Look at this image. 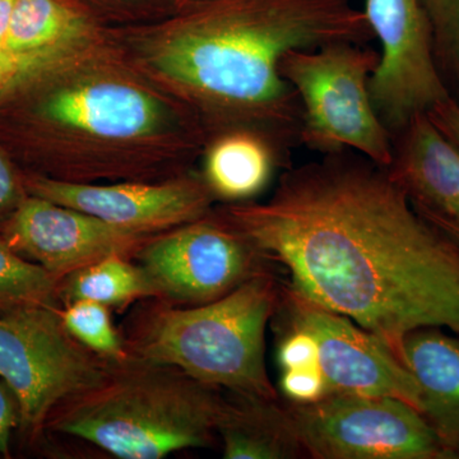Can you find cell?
I'll return each instance as SVG.
<instances>
[{
  "instance_id": "cell-28",
  "label": "cell",
  "mask_w": 459,
  "mask_h": 459,
  "mask_svg": "<svg viewBox=\"0 0 459 459\" xmlns=\"http://www.w3.org/2000/svg\"><path fill=\"white\" fill-rule=\"evenodd\" d=\"M428 115L435 126L459 147V102L452 98L444 100Z\"/></svg>"
},
{
  "instance_id": "cell-2",
  "label": "cell",
  "mask_w": 459,
  "mask_h": 459,
  "mask_svg": "<svg viewBox=\"0 0 459 459\" xmlns=\"http://www.w3.org/2000/svg\"><path fill=\"white\" fill-rule=\"evenodd\" d=\"M353 0H211L155 51L153 65L222 108L300 131L301 108L281 74L295 50L373 39Z\"/></svg>"
},
{
  "instance_id": "cell-15",
  "label": "cell",
  "mask_w": 459,
  "mask_h": 459,
  "mask_svg": "<svg viewBox=\"0 0 459 459\" xmlns=\"http://www.w3.org/2000/svg\"><path fill=\"white\" fill-rule=\"evenodd\" d=\"M401 361L419 386L421 415L449 459H459V338L416 329L404 338Z\"/></svg>"
},
{
  "instance_id": "cell-23",
  "label": "cell",
  "mask_w": 459,
  "mask_h": 459,
  "mask_svg": "<svg viewBox=\"0 0 459 459\" xmlns=\"http://www.w3.org/2000/svg\"><path fill=\"white\" fill-rule=\"evenodd\" d=\"M280 389L286 401L295 404H309L328 395V385L320 368H299L282 370Z\"/></svg>"
},
{
  "instance_id": "cell-21",
  "label": "cell",
  "mask_w": 459,
  "mask_h": 459,
  "mask_svg": "<svg viewBox=\"0 0 459 459\" xmlns=\"http://www.w3.org/2000/svg\"><path fill=\"white\" fill-rule=\"evenodd\" d=\"M60 316L72 336L91 351L108 360L128 358L122 334L115 328L107 305L91 300L72 301L63 305Z\"/></svg>"
},
{
  "instance_id": "cell-6",
  "label": "cell",
  "mask_w": 459,
  "mask_h": 459,
  "mask_svg": "<svg viewBox=\"0 0 459 459\" xmlns=\"http://www.w3.org/2000/svg\"><path fill=\"white\" fill-rule=\"evenodd\" d=\"M63 305L0 314V377L17 401L18 428L29 439L50 413L104 377L111 360L91 351L63 323Z\"/></svg>"
},
{
  "instance_id": "cell-5",
  "label": "cell",
  "mask_w": 459,
  "mask_h": 459,
  "mask_svg": "<svg viewBox=\"0 0 459 459\" xmlns=\"http://www.w3.org/2000/svg\"><path fill=\"white\" fill-rule=\"evenodd\" d=\"M377 63L376 50L349 41L283 57L281 74L300 102V137L307 147L329 155L352 148L377 166L392 165L391 135L369 92Z\"/></svg>"
},
{
  "instance_id": "cell-29",
  "label": "cell",
  "mask_w": 459,
  "mask_h": 459,
  "mask_svg": "<svg viewBox=\"0 0 459 459\" xmlns=\"http://www.w3.org/2000/svg\"><path fill=\"white\" fill-rule=\"evenodd\" d=\"M419 212L433 223V225L437 226V229L442 230L446 237L451 238L459 246V223L444 219V217L437 216V214L425 212V211L419 210Z\"/></svg>"
},
{
  "instance_id": "cell-18",
  "label": "cell",
  "mask_w": 459,
  "mask_h": 459,
  "mask_svg": "<svg viewBox=\"0 0 459 459\" xmlns=\"http://www.w3.org/2000/svg\"><path fill=\"white\" fill-rule=\"evenodd\" d=\"M157 292L147 274L133 259L110 255L87 265L63 280L60 300L65 305L91 300L110 309H126L146 299H156Z\"/></svg>"
},
{
  "instance_id": "cell-12",
  "label": "cell",
  "mask_w": 459,
  "mask_h": 459,
  "mask_svg": "<svg viewBox=\"0 0 459 459\" xmlns=\"http://www.w3.org/2000/svg\"><path fill=\"white\" fill-rule=\"evenodd\" d=\"M25 186L29 195L142 235L204 219L213 197L205 183L195 180L91 186L36 175L26 178Z\"/></svg>"
},
{
  "instance_id": "cell-25",
  "label": "cell",
  "mask_w": 459,
  "mask_h": 459,
  "mask_svg": "<svg viewBox=\"0 0 459 459\" xmlns=\"http://www.w3.org/2000/svg\"><path fill=\"white\" fill-rule=\"evenodd\" d=\"M50 60L51 57L23 56L0 47V95L38 74Z\"/></svg>"
},
{
  "instance_id": "cell-7",
  "label": "cell",
  "mask_w": 459,
  "mask_h": 459,
  "mask_svg": "<svg viewBox=\"0 0 459 459\" xmlns=\"http://www.w3.org/2000/svg\"><path fill=\"white\" fill-rule=\"evenodd\" d=\"M286 404L307 458L449 459L424 416L397 398L329 394Z\"/></svg>"
},
{
  "instance_id": "cell-17",
  "label": "cell",
  "mask_w": 459,
  "mask_h": 459,
  "mask_svg": "<svg viewBox=\"0 0 459 459\" xmlns=\"http://www.w3.org/2000/svg\"><path fill=\"white\" fill-rule=\"evenodd\" d=\"M271 148L249 133H232L213 144L205 159V186L225 201L255 197L271 181Z\"/></svg>"
},
{
  "instance_id": "cell-26",
  "label": "cell",
  "mask_w": 459,
  "mask_h": 459,
  "mask_svg": "<svg viewBox=\"0 0 459 459\" xmlns=\"http://www.w3.org/2000/svg\"><path fill=\"white\" fill-rule=\"evenodd\" d=\"M27 195L25 179L18 177L8 157L0 151V232Z\"/></svg>"
},
{
  "instance_id": "cell-3",
  "label": "cell",
  "mask_w": 459,
  "mask_h": 459,
  "mask_svg": "<svg viewBox=\"0 0 459 459\" xmlns=\"http://www.w3.org/2000/svg\"><path fill=\"white\" fill-rule=\"evenodd\" d=\"M225 394L170 365L129 355L104 377L60 403L47 430L120 459H161L219 443Z\"/></svg>"
},
{
  "instance_id": "cell-4",
  "label": "cell",
  "mask_w": 459,
  "mask_h": 459,
  "mask_svg": "<svg viewBox=\"0 0 459 459\" xmlns=\"http://www.w3.org/2000/svg\"><path fill=\"white\" fill-rule=\"evenodd\" d=\"M280 291L267 273L195 307L146 299L124 323V346L129 355L178 368L230 394L280 398L265 365V329Z\"/></svg>"
},
{
  "instance_id": "cell-30",
  "label": "cell",
  "mask_w": 459,
  "mask_h": 459,
  "mask_svg": "<svg viewBox=\"0 0 459 459\" xmlns=\"http://www.w3.org/2000/svg\"><path fill=\"white\" fill-rule=\"evenodd\" d=\"M16 0H0V47H4Z\"/></svg>"
},
{
  "instance_id": "cell-14",
  "label": "cell",
  "mask_w": 459,
  "mask_h": 459,
  "mask_svg": "<svg viewBox=\"0 0 459 459\" xmlns=\"http://www.w3.org/2000/svg\"><path fill=\"white\" fill-rule=\"evenodd\" d=\"M388 171L418 210L459 223V147L430 119L415 117Z\"/></svg>"
},
{
  "instance_id": "cell-10",
  "label": "cell",
  "mask_w": 459,
  "mask_h": 459,
  "mask_svg": "<svg viewBox=\"0 0 459 459\" xmlns=\"http://www.w3.org/2000/svg\"><path fill=\"white\" fill-rule=\"evenodd\" d=\"M272 319L277 327L312 334L329 394L385 395L421 413L419 386L410 371L379 338L351 319L325 309L290 283L281 285Z\"/></svg>"
},
{
  "instance_id": "cell-8",
  "label": "cell",
  "mask_w": 459,
  "mask_h": 459,
  "mask_svg": "<svg viewBox=\"0 0 459 459\" xmlns=\"http://www.w3.org/2000/svg\"><path fill=\"white\" fill-rule=\"evenodd\" d=\"M133 261L157 298L179 307L212 303L247 281L273 273L272 259L228 222L201 219L148 238Z\"/></svg>"
},
{
  "instance_id": "cell-27",
  "label": "cell",
  "mask_w": 459,
  "mask_h": 459,
  "mask_svg": "<svg viewBox=\"0 0 459 459\" xmlns=\"http://www.w3.org/2000/svg\"><path fill=\"white\" fill-rule=\"evenodd\" d=\"M20 424L16 398L0 377V455L8 457L14 429Z\"/></svg>"
},
{
  "instance_id": "cell-1",
  "label": "cell",
  "mask_w": 459,
  "mask_h": 459,
  "mask_svg": "<svg viewBox=\"0 0 459 459\" xmlns=\"http://www.w3.org/2000/svg\"><path fill=\"white\" fill-rule=\"evenodd\" d=\"M226 222L283 265L294 289L400 361L416 329L459 334V246L388 169L334 153L287 171L267 204L230 208Z\"/></svg>"
},
{
  "instance_id": "cell-9",
  "label": "cell",
  "mask_w": 459,
  "mask_h": 459,
  "mask_svg": "<svg viewBox=\"0 0 459 459\" xmlns=\"http://www.w3.org/2000/svg\"><path fill=\"white\" fill-rule=\"evenodd\" d=\"M380 44L369 80L371 101L388 131L403 132L420 115L451 98L435 56L424 0H364Z\"/></svg>"
},
{
  "instance_id": "cell-16",
  "label": "cell",
  "mask_w": 459,
  "mask_h": 459,
  "mask_svg": "<svg viewBox=\"0 0 459 459\" xmlns=\"http://www.w3.org/2000/svg\"><path fill=\"white\" fill-rule=\"evenodd\" d=\"M217 437L225 459L307 457L286 402L259 395L225 394Z\"/></svg>"
},
{
  "instance_id": "cell-11",
  "label": "cell",
  "mask_w": 459,
  "mask_h": 459,
  "mask_svg": "<svg viewBox=\"0 0 459 459\" xmlns=\"http://www.w3.org/2000/svg\"><path fill=\"white\" fill-rule=\"evenodd\" d=\"M0 237L18 255L63 282L74 272L107 256L134 258L153 235L117 228L74 208L29 195Z\"/></svg>"
},
{
  "instance_id": "cell-24",
  "label": "cell",
  "mask_w": 459,
  "mask_h": 459,
  "mask_svg": "<svg viewBox=\"0 0 459 459\" xmlns=\"http://www.w3.org/2000/svg\"><path fill=\"white\" fill-rule=\"evenodd\" d=\"M277 329L281 336L279 349H277L281 370L320 368L318 346L312 334L296 328L277 327Z\"/></svg>"
},
{
  "instance_id": "cell-22",
  "label": "cell",
  "mask_w": 459,
  "mask_h": 459,
  "mask_svg": "<svg viewBox=\"0 0 459 459\" xmlns=\"http://www.w3.org/2000/svg\"><path fill=\"white\" fill-rule=\"evenodd\" d=\"M431 30L435 56L451 72L459 87V0H424Z\"/></svg>"
},
{
  "instance_id": "cell-20",
  "label": "cell",
  "mask_w": 459,
  "mask_h": 459,
  "mask_svg": "<svg viewBox=\"0 0 459 459\" xmlns=\"http://www.w3.org/2000/svg\"><path fill=\"white\" fill-rule=\"evenodd\" d=\"M62 281L14 252L0 237V314L27 307L63 305Z\"/></svg>"
},
{
  "instance_id": "cell-19",
  "label": "cell",
  "mask_w": 459,
  "mask_h": 459,
  "mask_svg": "<svg viewBox=\"0 0 459 459\" xmlns=\"http://www.w3.org/2000/svg\"><path fill=\"white\" fill-rule=\"evenodd\" d=\"M81 30L80 20L59 0H16L5 49L53 57Z\"/></svg>"
},
{
  "instance_id": "cell-13",
  "label": "cell",
  "mask_w": 459,
  "mask_h": 459,
  "mask_svg": "<svg viewBox=\"0 0 459 459\" xmlns=\"http://www.w3.org/2000/svg\"><path fill=\"white\" fill-rule=\"evenodd\" d=\"M36 113L47 122L110 140L141 137L159 124L161 110L143 91L117 82L65 87L45 96Z\"/></svg>"
}]
</instances>
